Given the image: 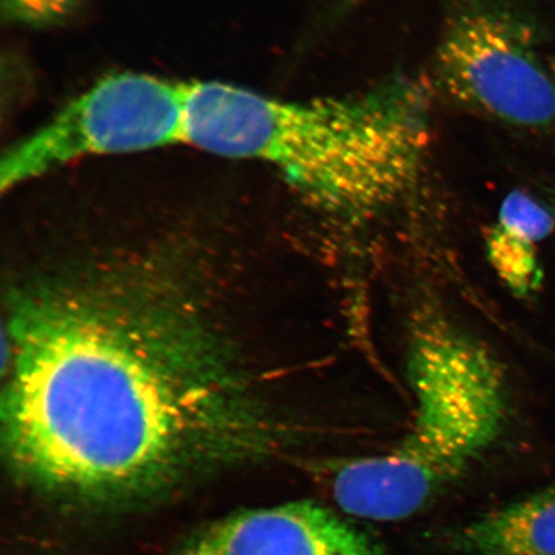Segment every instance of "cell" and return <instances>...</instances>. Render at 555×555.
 Returning <instances> with one entry per match:
<instances>
[{
  "label": "cell",
  "mask_w": 555,
  "mask_h": 555,
  "mask_svg": "<svg viewBox=\"0 0 555 555\" xmlns=\"http://www.w3.org/2000/svg\"><path fill=\"white\" fill-rule=\"evenodd\" d=\"M11 338L4 446L41 490L137 496L283 439L207 333L156 294L47 291L18 305Z\"/></svg>",
  "instance_id": "6da1fadb"
},
{
  "label": "cell",
  "mask_w": 555,
  "mask_h": 555,
  "mask_svg": "<svg viewBox=\"0 0 555 555\" xmlns=\"http://www.w3.org/2000/svg\"><path fill=\"white\" fill-rule=\"evenodd\" d=\"M182 90V143L273 166L310 206L350 223L411 189L428 143L427 90L404 76L297 102L217 81Z\"/></svg>",
  "instance_id": "7a4b0ae2"
},
{
  "label": "cell",
  "mask_w": 555,
  "mask_h": 555,
  "mask_svg": "<svg viewBox=\"0 0 555 555\" xmlns=\"http://www.w3.org/2000/svg\"><path fill=\"white\" fill-rule=\"evenodd\" d=\"M412 420L385 453L332 463L333 501L352 517L393 522L460 480L508 427L503 366L480 339L441 312L415 319L405 351Z\"/></svg>",
  "instance_id": "3957f363"
},
{
  "label": "cell",
  "mask_w": 555,
  "mask_h": 555,
  "mask_svg": "<svg viewBox=\"0 0 555 555\" xmlns=\"http://www.w3.org/2000/svg\"><path fill=\"white\" fill-rule=\"evenodd\" d=\"M436 68L442 88L477 113L520 128L555 122V80L508 0H442Z\"/></svg>",
  "instance_id": "277c9868"
},
{
  "label": "cell",
  "mask_w": 555,
  "mask_h": 555,
  "mask_svg": "<svg viewBox=\"0 0 555 555\" xmlns=\"http://www.w3.org/2000/svg\"><path fill=\"white\" fill-rule=\"evenodd\" d=\"M182 85L143 74L109 76L7 152L11 190L88 156L135 154L182 143Z\"/></svg>",
  "instance_id": "5b68a950"
},
{
  "label": "cell",
  "mask_w": 555,
  "mask_h": 555,
  "mask_svg": "<svg viewBox=\"0 0 555 555\" xmlns=\"http://www.w3.org/2000/svg\"><path fill=\"white\" fill-rule=\"evenodd\" d=\"M178 555H388L325 506L304 501L219 520Z\"/></svg>",
  "instance_id": "8992f818"
},
{
  "label": "cell",
  "mask_w": 555,
  "mask_h": 555,
  "mask_svg": "<svg viewBox=\"0 0 555 555\" xmlns=\"http://www.w3.org/2000/svg\"><path fill=\"white\" fill-rule=\"evenodd\" d=\"M552 208L524 191L503 201L494 225L486 237V254L505 287L517 297H530L543 283L539 246L553 233Z\"/></svg>",
  "instance_id": "52a82bcc"
},
{
  "label": "cell",
  "mask_w": 555,
  "mask_h": 555,
  "mask_svg": "<svg viewBox=\"0 0 555 555\" xmlns=\"http://www.w3.org/2000/svg\"><path fill=\"white\" fill-rule=\"evenodd\" d=\"M451 545L464 555H555V483L462 526Z\"/></svg>",
  "instance_id": "ba28073f"
},
{
  "label": "cell",
  "mask_w": 555,
  "mask_h": 555,
  "mask_svg": "<svg viewBox=\"0 0 555 555\" xmlns=\"http://www.w3.org/2000/svg\"><path fill=\"white\" fill-rule=\"evenodd\" d=\"M81 0H2L5 18L13 23L43 26L64 20Z\"/></svg>",
  "instance_id": "9c48e42d"
},
{
  "label": "cell",
  "mask_w": 555,
  "mask_h": 555,
  "mask_svg": "<svg viewBox=\"0 0 555 555\" xmlns=\"http://www.w3.org/2000/svg\"><path fill=\"white\" fill-rule=\"evenodd\" d=\"M552 210L555 215V192H554V196H553V207H552Z\"/></svg>",
  "instance_id": "30bf717a"
}]
</instances>
